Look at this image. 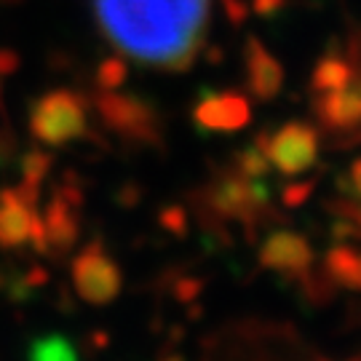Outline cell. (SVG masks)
Wrapping results in <instances>:
<instances>
[{
    "label": "cell",
    "mask_w": 361,
    "mask_h": 361,
    "mask_svg": "<svg viewBox=\"0 0 361 361\" xmlns=\"http://www.w3.org/2000/svg\"><path fill=\"white\" fill-rule=\"evenodd\" d=\"M356 268H359V255L348 246H337L326 255V273L335 279L337 284H356Z\"/></svg>",
    "instance_id": "cell-8"
},
{
    "label": "cell",
    "mask_w": 361,
    "mask_h": 361,
    "mask_svg": "<svg viewBox=\"0 0 361 361\" xmlns=\"http://www.w3.org/2000/svg\"><path fill=\"white\" fill-rule=\"evenodd\" d=\"M198 118L204 126H212V129H238L249 118V104L238 94H225L201 104Z\"/></svg>",
    "instance_id": "cell-5"
},
{
    "label": "cell",
    "mask_w": 361,
    "mask_h": 361,
    "mask_svg": "<svg viewBox=\"0 0 361 361\" xmlns=\"http://www.w3.org/2000/svg\"><path fill=\"white\" fill-rule=\"evenodd\" d=\"M316 116L332 131H350L361 126V67H356L345 86L319 94Z\"/></svg>",
    "instance_id": "cell-3"
},
{
    "label": "cell",
    "mask_w": 361,
    "mask_h": 361,
    "mask_svg": "<svg viewBox=\"0 0 361 361\" xmlns=\"http://www.w3.org/2000/svg\"><path fill=\"white\" fill-rule=\"evenodd\" d=\"M259 147L268 158V164H273L286 177H292V174L308 171L316 164L319 134L310 123L292 121V123L281 126L279 131H273L271 137H265Z\"/></svg>",
    "instance_id": "cell-2"
},
{
    "label": "cell",
    "mask_w": 361,
    "mask_h": 361,
    "mask_svg": "<svg viewBox=\"0 0 361 361\" xmlns=\"http://www.w3.org/2000/svg\"><path fill=\"white\" fill-rule=\"evenodd\" d=\"M356 73V65L348 59H340V56H324L322 62L313 70L310 78V89L316 94H326V91H335L340 86H345L350 80V75Z\"/></svg>",
    "instance_id": "cell-7"
},
{
    "label": "cell",
    "mask_w": 361,
    "mask_h": 361,
    "mask_svg": "<svg viewBox=\"0 0 361 361\" xmlns=\"http://www.w3.org/2000/svg\"><path fill=\"white\" fill-rule=\"evenodd\" d=\"M209 6L212 0H94V16L121 56L174 73L201 51Z\"/></svg>",
    "instance_id": "cell-1"
},
{
    "label": "cell",
    "mask_w": 361,
    "mask_h": 361,
    "mask_svg": "<svg viewBox=\"0 0 361 361\" xmlns=\"http://www.w3.org/2000/svg\"><path fill=\"white\" fill-rule=\"evenodd\" d=\"M350 195L361 201V158H356L350 166Z\"/></svg>",
    "instance_id": "cell-10"
},
{
    "label": "cell",
    "mask_w": 361,
    "mask_h": 361,
    "mask_svg": "<svg viewBox=\"0 0 361 361\" xmlns=\"http://www.w3.org/2000/svg\"><path fill=\"white\" fill-rule=\"evenodd\" d=\"M284 83V73L279 62L268 51H262L257 43H252L249 54V86L257 94L259 99H273Z\"/></svg>",
    "instance_id": "cell-6"
},
{
    "label": "cell",
    "mask_w": 361,
    "mask_h": 361,
    "mask_svg": "<svg viewBox=\"0 0 361 361\" xmlns=\"http://www.w3.org/2000/svg\"><path fill=\"white\" fill-rule=\"evenodd\" d=\"M259 262L271 271L289 273V276H302L313 262V249L310 244L292 231H276L268 235V241L262 244Z\"/></svg>",
    "instance_id": "cell-4"
},
{
    "label": "cell",
    "mask_w": 361,
    "mask_h": 361,
    "mask_svg": "<svg viewBox=\"0 0 361 361\" xmlns=\"http://www.w3.org/2000/svg\"><path fill=\"white\" fill-rule=\"evenodd\" d=\"M353 289H361V255H359V268H356V284Z\"/></svg>",
    "instance_id": "cell-11"
},
{
    "label": "cell",
    "mask_w": 361,
    "mask_h": 361,
    "mask_svg": "<svg viewBox=\"0 0 361 361\" xmlns=\"http://www.w3.org/2000/svg\"><path fill=\"white\" fill-rule=\"evenodd\" d=\"M310 190H313V188H310L308 182H295V185H286L284 204H286V207H300L302 201H308Z\"/></svg>",
    "instance_id": "cell-9"
}]
</instances>
